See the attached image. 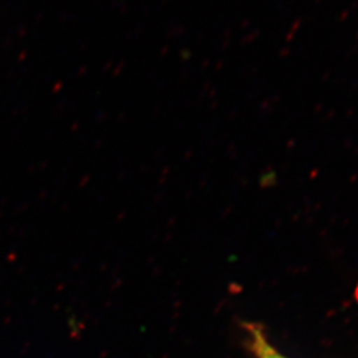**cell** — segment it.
<instances>
[{
  "label": "cell",
  "mask_w": 358,
  "mask_h": 358,
  "mask_svg": "<svg viewBox=\"0 0 358 358\" xmlns=\"http://www.w3.org/2000/svg\"><path fill=\"white\" fill-rule=\"evenodd\" d=\"M245 332L248 336V346L256 358H287L269 343L262 327L256 324H247Z\"/></svg>",
  "instance_id": "1"
}]
</instances>
